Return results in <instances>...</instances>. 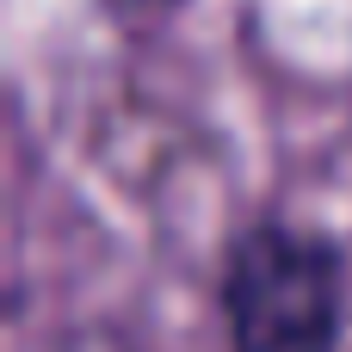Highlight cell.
<instances>
[{"label": "cell", "instance_id": "1", "mask_svg": "<svg viewBox=\"0 0 352 352\" xmlns=\"http://www.w3.org/2000/svg\"><path fill=\"white\" fill-rule=\"evenodd\" d=\"M223 352H340L346 248L297 217H254L217 266Z\"/></svg>", "mask_w": 352, "mask_h": 352}]
</instances>
